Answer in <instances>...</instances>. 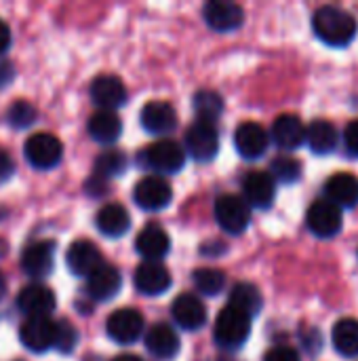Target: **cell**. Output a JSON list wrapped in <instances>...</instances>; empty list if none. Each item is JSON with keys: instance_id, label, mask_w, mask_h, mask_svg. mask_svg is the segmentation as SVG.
I'll use <instances>...</instances> for the list:
<instances>
[{"instance_id": "obj_32", "label": "cell", "mask_w": 358, "mask_h": 361, "mask_svg": "<svg viewBox=\"0 0 358 361\" xmlns=\"http://www.w3.org/2000/svg\"><path fill=\"white\" fill-rule=\"evenodd\" d=\"M192 281L196 290L205 296H217L226 288V275L219 269H196Z\"/></svg>"}, {"instance_id": "obj_20", "label": "cell", "mask_w": 358, "mask_h": 361, "mask_svg": "<svg viewBox=\"0 0 358 361\" xmlns=\"http://www.w3.org/2000/svg\"><path fill=\"white\" fill-rule=\"evenodd\" d=\"M171 315L175 324L188 332H196L207 322V309L194 294H179L171 305Z\"/></svg>"}, {"instance_id": "obj_39", "label": "cell", "mask_w": 358, "mask_h": 361, "mask_svg": "<svg viewBox=\"0 0 358 361\" xmlns=\"http://www.w3.org/2000/svg\"><path fill=\"white\" fill-rule=\"evenodd\" d=\"M302 343H304L306 351H310V353H317L321 349V345H323V341H321V336H319V332L314 328H304L302 330Z\"/></svg>"}, {"instance_id": "obj_5", "label": "cell", "mask_w": 358, "mask_h": 361, "mask_svg": "<svg viewBox=\"0 0 358 361\" xmlns=\"http://www.w3.org/2000/svg\"><path fill=\"white\" fill-rule=\"evenodd\" d=\"M23 154L27 163L36 169H53L63 157V144L53 133H34L23 144Z\"/></svg>"}, {"instance_id": "obj_13", "label": "cell", "mask_w": 358, "mask_h": 361, "mask_svg": "<svg viewBox=\"0 0 358 361\" xmlns=\"http://www.w3.org/2000/svg\"><path fill=\"white\" fill-rule=\"evenodd\" d=\"M205 21L211 30L215 32H232L243 25L245 11L241 4L230 2V0H211L205 4Z\"/></svg>"}, {"instance_id": "obj_14", "label": "cell", "mask_w": 358, "mask_h": 361, "mask_svg": "<svg viewBox=\"0 0 358 361\" xmlns=\"http://www.w3.org/2000/svg\"><path fill=\"white\" fill-rule=\"evenodd\" d=\"M268 144H270V135L257 123H251V121L241 123L234 131V146L238 154L247 161H255L264 157V152L268 150Z\"/></svg>"}, {"instance_id": "obj_1", "label": "cell", "mask_w": 358, "mask_h": 361, "mask_svg": "<svg viewBox=\"0 0 358 361\" xmlns=\"http://www.w3.org/2000/svg\"><path fill=\"white\" fill-rule=\"evenodd\" d=\"M314 34L329 47H348L358 34V21L342 6L325 4L312 17Z\"/></svg>"}, {"instance_id": "obj_23", "label": "cell", "mask_w": 358, "mask_h": 361, "mask_svg": "<svg viewBox=\"0 0 358 361\" xmlns=\"http://www.w3.org/2000/svg\"><path fill=\"white\" fill-rule=\"evenodd\" d=\"M135 250L146 258V262H158L171 250V239L167 231L158 224H148L139 231Z\"/></svg>"}, {"instance_id": "obj_28", "label": "cell", "mask_w": 358, "mask_h": 361, "mask_svg": "<svg viewBox=\"0 0 358 361\" xmlns=\"http://www.w3.org/2000/svg\"><path fill=\"white\" fill-rule=\"evenodd\" d=\"M340 142V133L335 129L333 123L325 121V118H317L308 125V135H306V144L310 146V150L314 154H329L338 148Z\"/></svg>"}, {"instance_id": "obj_2", "label": "cell", "mask_w": 358, "mask_h": 361, "mask_svg": "<svg viewBox=\"0 0 358 361\" xmlns=\"http://www.w3.org/2000/svg\"><path fill=\"white\" fill-rule=\"evenodd\" d=\"M251 334V317L234 307H226L219 311L215 326H213V336L215 343L226 349V351H236L241 349Z\"/></svg>"}, {"instance_id": "obj_21", "label": "cell", "mask_w": 358, "mask_h": 361, "mask_svg": "<svg viewBox=\"0 0 358 361\" xmlns=\"http://www.w3.org/2000/svg\"><path fill=\"white\" fill-rule=\"evenodd\" d=\"M135 288L146 296H160L171 288V273L160 262H141L133 275Z\"/></svg>"}, {"instance_id": "obj_26", "label": "cell", "mask_w": 358, "mask_h": 361, "mask_svg": "<svg viewBox=\"0 0 358 361\" xmlns=\"http://www.w3.org/2000/svg\"><path fill=\"white\" fill-rule=\"evenodd\" d=\"M327 201L342 207H354L358 203V180L352 173H335L325 184Z\"/></svg>"}, {"instance_id": "obj_42", "label": "cell", "mask_w": 358, "mask_h": 361, "mask_svg": "<svg viewBox=\"0 0 358 361\" xmlns=\"http://www.w3.org/2000/svg\"><path fill=\"white\" fill-rule=\"evenodd\" d=\"M11 47V30L8 25L0 19V53H4Z\"/></svg>"}, {"instance_id": "obj_37", "label": "cell", "mask_w": 358, "mask_h": 361, "mask_svg": "<svg viewBox=\"0 0 358 361\" xmlns=\"http://www.w3.org/2000/svg\"><path fill=\"white\" fill-rule=\"evenodd\" d=\"M264 361H302V360H300V353H298L295 349H291V347H287V345H279V347H272V349L266 353Z\"/></svg>"}, {"instance_id": "obj_11", "label": "cell", "mask_w": 358, "mask_h": 361, "mask_svg": "<svg viewBox=\"0 0 358 361\" xmlns=\"http://www.w3.org/2000/svg\"><path fill=\"white\" fill-rule=\"evenodd\" d=\"M276 197V180L270 171H249L243 178V199L249 207L268 209Z\"/></svg>"}, {"instance_id": "obj_6", "label": "cell", "mask_w": 358, "mask_h": 361, "mask_svg": "<svg viewBox=\"0 0 358 361\" xmlns=\"http://www.w3.org/2000/svg\"><path fill=\"white\" fill-rule=\"evenodd\" d=\"M186 144V152L194 159V161H211L215 159L217 150H219V135H217V127L213 123H205V121H194L184 137Z\"/></svg>"}, {"instance_id": "obj_9", "label": "cell", "mask_w": 358, "mask_h": 361, "mask_svg": "<svg viewBox=\"0 0 358 361\" xmlns=\"http://www.w3.org/2000/svg\"><path fill=\"white\" fill-rule=\"evenodd\" d=\"M55 338L57 324H53L49 317H30L19 328V341L32 353H44L49 349H55Z\"/></svg>"}, {"instance_id": "obj_36", "label": "cell", "mask_w": 358, "mask_h": 361, "mask_svg": "<svg viewBox=\"0 0 358 361\" xmlns=\"http://www.w3.org/2000/svg\"><path fill=\"white\" fill-rule=\"evenodd\" d=\"M78 343V332L70 322H59L57 324V338H55V349L63 355L72 353Z\"/></svg>"}, {"instance_id": "obj_27", "label": "cell", "mask_w": 358, "mask_h": 361, "mask_svg": "<svg viewBox=\"0 0 358 361\" xmlns=\"http://www.w3.org/2000/svg\"><path fill=\"white\" fill-rule=\"evenodd\" d=\"M89 135L99 144H114L122 133V121L112 110H99L89 118Z\"/></svg>"}, {"instance_id": "obj_25", "label": "cell", "mask_w": 358, "mask_h": 361, "mask_svg": "<svg viewBox=\"0 0 358 361\" xmlns=\"http://www.w3.org/2000/svg\"><path fill=\"white\" fill-rule=\"evenodd\" d=\"M95 226L106 237H122L131 228V216L120 203H108L103 205L95 216Z\"/></svg>"}, {"instance_id": "obj_17", "label": "cell", "mask_w": 358, "mask_h": 361, "mask_svg": "<svg viewBox=\"0 0 358 361\" xmlns=\"http://www.w3.org/2000/svg\"><path fill=\"white\" fill-rule=\"evenodd\" d=\"M306 135H308V127L302 123V118L298 114H281L272 123V131H270L272 142L281 150L300 148L306 142Z\"/></svg>"}, {"instance_id": "obj_34", "label": "cell", "mask_w": 358, "mask_h": 361, "mask_svg": "<svg viewBox=\"0 0 358 361\" xmlns=\"http://www.w3.org/2000/svg\"><path fill=\"white\" fill-rule=\"evenodd\" d=\"M127 169V157L120 150L101 152L95 161V176L99 178H116Z\"/></svg>"}, {"instance_id": "obj_22", "label": "cell", "mask_w": 358, "mask_h": 361, "mask_svg": "<svg viewBox=\"0 0 358 361\" xmlns=\"http://www.w3.org/2000/svg\"><path fill=\"white\" fill-rule=\"evenodd\" d=\"M143 343L146 349L158 360H173L181 349V341L169 324H154L146 332Z\"/></svg>"}, {"instance_id": "obj_40", "label": "cell", "mask_w": 358, "mask_h": 361, "mask_svg": "<svg viewBox=\"0 0 358 361\" xmlns=\"http://www.w3.org/2000/svg\"><path fill=\"white\" fill-rule=\"evenodd\" d=\"M15 173V165H13V159L8 157V152L4 148H0V184L11 180Z\"/></svg>"}, {"instance_id": "obj_10", "label": "cell", "mask_w": 358, "mask_h": 361, "mask_svg": "<svg viewBox=\"0 0 358 361\" xmlns=\"http://www.w3.org/2000/svg\"><path fill=\"white\" fill-rule=\"evenodd\" d=\"M108 336L118 345H131L143 334V315L135 309H118L106 322Z\"/></svg>"}, {"instance_id": "obj_41", "label": "cell", "mask_w": 358, "mask_h": 361, "mask_svg": "<svg viewBox=\"0 0 358 361\" xmlns=\"http://www.w3.org/2000/svg\"><path fill=\"white\" fill-rule=\"evenodd\" d=\"M106 190H108V188H106V178L93 176V178L87 182V192H91V195H95V197L103 195Z\"/></svg>"}, {"instance_id": "obj_38", "label": "cell", "mask_w": 358, "mask_h": 361, "mask_svg": "<svg viewBox=\"0 0 358 361\" xmlns=\"http://www.w3.org/2000/svg\"><path fill=\"white\" fill-rule=\"evenodd\" d=\"M342 137H344V146H346V150H348L352 157H358V118L346 125V129H344V135H342Z\"/></svg>"}, {"instance_id": "obj_3", "label": "cell", "mask_w": 358, "mask_h": 361, "mask_svg": "<svg viewBox=\"0 0 358 361\" xmlns=\"http://www.w3.org/2000/svg\"><path fill=\"white\" fill-rule=\"evenodd\" d=\"M139 163L158 173H177L186 165V150L173 140H158L141 150Z\"/></svg>"}, {"instance_id": "obj_7", "label": "cell", "mask_w": 358, "mask_h": 361, "mask_svg": "<svg viewBox=\"0 0 358 361\" xmlns=\"http://www.w3.org/2000/svg\"><path fill=\"white\" fill-rule=\"evenodd\" d=\"M306 226L312 235H317L321 239H331L344 226L342 209L327 199L314 201L306 214Z\"/></svg>"}, {"instance_id": "obj_24", "label": "cell", "mask_w": 358, "mask_h": 361, "mask_svg": "<svg viewBox=\"0 0 358 361\" xmlns=\"http://www.w3.org/2000/svg\"><path fill=\"white\" fill-rule=\"evenodd\" d=\"M120 286L122 277L112 264H103L91 277H87V294L97 302L114 298L120 292Z\"/></svg>"}, {"instance_id": "obj_15", "label": "cell", "mask_w": 358, "mask_h": 361, "mask_svg": "<svg viewBox=\"0 0 358 361\" xmlns=\"http://www.w3.org/2000/svg\"><path fill=\"white\" fill-rule=\"evenodd\" d=\"M91 99L101 110H116L127 104V87L114 74H101L91 82Z\"/></svg>"}, {"instance_id": "obj_43", "label": "cell", "mask_w": 358, "mask_h": 361, "mask_svg": "<svg viewBox=\"0 0 358 361\" xmlns=\"http://www.w3.org/2000/svg\"><path fill=\"white\" fill-rule=\"evenodd\" d=\"M112 361H143V360H141V357H137V355H133V353H122V355L114 357Z\"/></svg>"}, {"instance_id": "obj_19", "label": "cell", "mask_w": 358, "mask_h": 361, "mask_svg": "<svg viewBox=\"0 0 358 361\" xmlns=\"http://www.w3.org/2000/svg\"><path fill=\"white\" fill-rule=\"evenodd\" d=\"M141 127L152 135H167L177 127V112L169 102H148L141 108Z\"/></svg>"}, {"instance_id": "obj_18", "label": "cell", "mask_w": 358, "mask_h": 361, "mask_svg": "<svg viewBox=\"0 0 358 361\" xmlns=\"http://www.w3.org/2000/svg\"><path fill=\"white\" fill-rule=\"evenodd\" d=\"M55 264V243L53 241H36L27 245L21 254V269L25 275L40 279L51 275Z\"/></svg>"}, {"instance_id": "obj_12", "label": "cell", "mask_w": 358, "mask_h": 361, "mask_svg": "<svg viewBox=\"0 0 358 361\" xmlns=\"http://www.w3.org/2000/svg\"><path fill=\"white\" fill-rule=\"evenodd\" d=\"M65 264H68L72 275H76V277H91L106 262H103L101 252H99V247L95 243L87 241V239H78V241H74L68 247Z\"/></svg>"}, {"instance_id": "obj_33", "label": "cell", "mask_w": 358, "mask_h": 361, "mask_svg": "<svg viewBox=\"0 0 358 361\" xmlns=\"http://www.w3.org/2000/svg\"><path fill=\"white\" fill-rule=\"evenodd\" d=\"M270 173L274 180H279L283 184H295L302 178V163L291 154H281L272 161Z\"/></svg>"}, {"instance_id": "obj_31", "label": "cell", "mask_w": 358, "mask_h": 361, "mask_svg": "<svg viewBox=\"0 0 358 361\" xmlns=\"http://www.w3.org/2000/svg\"><path fill=\"white\" fill-rule=\"evenodd\" d=\"M194 112H196V121H205V123L215 125L217 116L224 112V97L217 91L200 89L194 95Z\"/></svg>"}, {"instance_id": "obj_4", "label": "cell", "mask_w": 358, "mask_h": 361, "mask_svg": "<svg viewBox=\"0 0 358 361\" xmlns=\"http://www.w3.org/2000/svg\"><path fill=\"white\" fill-rule=\"evenodd\" d=\"M215 220L228 235H243L251 222V207L238 195H222L215 201Z\"/></svg>"}, {"instance_id": "obj_8", "label": "cell", "mask_w": 358, "mask_h": 361, "mask_svg": "<svg viewBox=\"0 0 358 361\" xmlns=\"http://www.w3.org/2000/svg\"><path fill=\"white\" fill-rule=\"evenodd\" d=\"M135 203L146 212H158L165 209L173 199V188L169 182L160 176H146L141 178L133 188Z\"/></svg>"}, {"instance_id": "obj_29", "label": "cell", "mask_w": 358, "mask_h": 361, "mask_svg": "<svg viewBox=\"0 0 358 361\" xmlns=\"http://www.w3.org/2000/svg\"><path fill=\"white\" fill-rule=\"evenodd\" d=\"M333 347L344 357H357L358 355V319L344 317L333 326L331 332Z\"/></svg>"}, {"instance_id": "obj_45", "label": "cell", "mask_w": 358, "mask_h": 361, "mask_svg": "<svg viewBox=\"0 0 358 361\" xmlns=\"http://www.w3.org/2000/svg\"><path fill=\"white\" fill-rule=\"evenodd\" d=\"M219 361H232V360H219Z\"/></svg>"}, {"instance_id": "obj_35", "label": "cell", "mask_w": 358, "mask_h": 361, "mask_svg": "<svg viewBox=\"0 0 358 361\" xmlns=\"http://www.w3.org/2000/svg\"><path fill=\"white\" fill-rule=\"evenodd\" d=\"M6 116H8V123L15 129H25V127H30L36 121V108L30 102H25V99H17L8 108Z\"/></svg>"}, {"instance_id": "obj_44", "label": "cell", "mask_w": 358, "mask_h": 361, "mask_svg": "<svg viewBox=\"0 0 358 361\" xmlns=\"http://www.w3.org/2000/svg\"><path fill=\"white\" fill-rule=\"evenodd\" d=\"M4 292H6V281H4V277L0 275V298L4 296Z\"/></svg>"}, {"instance_id": "obj_16", "label": "cell", "mask_w": 358, "mask_h": 361, "mask_svg": "<svg viewBox=\"0 0 358 361\" xmlns=\"http://www.w3.org/2000/svg\"><path fill=\"white\" fill-rule=\"evenodd\" d=\"M55 305H57L55 294L46 286H40V283L25 286L17 296V307L23 315H27V319L49 317L55 311Z\"/></svg>"}, {"instance_id": "obj_30", "label": "cell", "mask_w": 358, "mask_h": 361, "mask_svg": "<svg viewBox=\"0 0 358 361\" xmlns=\"http://www.w3.org/2000/svg\"><path fill=\"white\" fill-rule=\"evenodd\" d=\"M228 305L234 307V309H238V311H243V313H247L249 317H253V315H257L262 311L264 296H262V292H260L257 286L243 281V283H236L232 288L230 298H228Z\"/></svg>"}]
</instances>
